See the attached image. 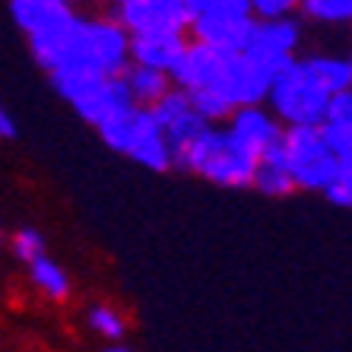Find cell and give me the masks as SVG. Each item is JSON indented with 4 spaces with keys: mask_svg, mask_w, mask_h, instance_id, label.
Masks as SVG:
<instances>
[{
    "mask_svg": "<svg viewBox=\"0 0 352 352\" xmlns=\"http://www.w3.org/2000/svg\"><path fill=\"white\" fill-rule=\"evenodd\" d=\"M127 67H131V32L115 16H80L48 76L51 80L121 76Z\"/></svg>",
    "mask_w": 352,
    "mask_h": 352,
    "instance_id": "obj_1",
    "label": "cell"
},
{
    "mask_svg": "<svg viewBox=\"0 0 352 352\" xmlns=\"http://www.w3.org/2000/svg\"><path fill=\"white\" fill-rule=\"evenodd\" d=\"M175 168L206 178L219 188H251L257 159L238 146L226 127H206L178 159Z\"/></svg>",
    "mask_w": 352,
    "mask_h": 352,
    "instance_id": "obj_2",
    "label": "cell"
},
{
    "mask_svg": "<svg viewBox=\"0 0 352 352\" xmlns=\"http://www.w3.org/2000/svg\"><path fill=\"white\" fill-rule=\"evenodd\" d=\"M96 131H98V137L105 140L108 149H115L121 156H131L133 162L149 168V172H168V168H175L172 149L165 143L162 131H159V124L149 108H131V111L111 118V121H105Z\"/></svg>",
    "mask_w": 352,
    "mask_h": 352,
    "instance_id": "obj_3",
    "label": "cell"
},
{
    "mask_svg": "<svg viewBox=\"0 0 352 352\" xmlns=\"http://www.w3.org/2000/svg\"><path fill=\"white\" fill-rule=\"evenodd\" d=\"M270 111L286 127H318L327 118L330 92L320 89V82L305 70L302 60H292L270 80L267 89Z\"/></svg>",
    "mask_w": 352,
    "mask_h": 352,
    "instance_id": "obj_4",
    "label": "cell"
},
{
    "mask_svg": "<svg viewBox=\"0 0 352 352\" xmlns=\"http://www.w3.org/2000/svg\"><path fill=\"white\" fill-rule=\"evenodd\" d=\"M283 156L292 172L295 190H324L330 188L340 175V162H336L333 149L327 146L324 131L318 127H286L283 133Z\"/></svg>",
    "mask_w": 352,
    "mask_h": 352,
    "instance_id": "obj_5",
    "label": "cell"
},
{
    "mask_svg": "<svg viewBox=\"0 0 352 352\" xmlns=\"http://www.w3.org/2000/svg\"><path fill=\"white\" fill-rule=\"evenodd\" d=\"M51 86L92 127H102L111 118L137 108L121 76H67V80H51Z\"/></svg>",
    "mask_w": 352,
    "mask_h": 352,
    "instance_id": "obj_6",
    "label": "cell"
},
{
    "mask_svg": "<svg viewBox=\"0 0 352 352\" xmlns=\"http://www.w3.org/2000/svg\"><path fill=\"white\" fill-rule=\"evenodd\" d=\"M302 41V23L292 16L283 19H257L254 32L245 45V54L251 64L261 70L263 76H276L283 67H289L295 60V48Z\"/></svg>",
    "mask_w": 352,
    "mask_h": 352,
    "instance_id": "obj_7",
    "label": "cell"
},
{
    "mask_svg": "<svg viewBox=\"0 0 352 352\" xmlns=\"http://www.w3.org/2000/svg\"><path fill=\"white\" fill-rule=\"evenodd\" d=\"M149 111H153V118H156L165 143H168V149H172V162L190 146V143H194L197 137H200V133L206 131V127H213V124H206L204 118L190 108L188 92L175 89V86H172V92L159 98Z\"/></svg>",
    "mask_w": 352,
    "mask_h": 352,
    "instance_id": "obj_8",
    "label": "cell"
},
{
    "mask_svg": "<svg viewBox=\"0 0 352 352\" xmlns=\"http://www.w3.org/2000/svg\"><path fill=\"white\" fill-rule=\"evenodd\" d=\"M115 19L131 35L140 32H188L190 10L184 0H131L115 7Z\"/></svg>",
    "mask_w": 352,
    "mask_h": 352,
    "instance_id": "obj_9",
    "label": "cell"
},
{
    "mask_svg": "<svg viewBox=\"0 0 352 352\" xmlns=\"http://www.w3.org/2000/svg\"><path fill=\"white\" fill-rule=\"evenodd\" d=\"M226 131L232 133V140L245 149L248 156L261 159V156H267V153L283 146L286 127H283V124L273 118V111H267L263 105H241L229 115Z\"/></svg>",
    "mask_w": 352,
    "mask_h": 352,
    "instance_id": "obj_10",
    "label": "cell"
},
{
    "mask_svg": "<svg viewBox=\"0 0 352 352\" xmlns=\"http://www.w3.org/2000/svg\"><path fill=\"white\" fill-rule=\"evenodd\" d=\"M226 58H229V54H222V51H216V48H206L200 41H188V48L181 54L178 67L168 74L172 76V86L181 92L216 89L222 67H226Z\"/></svg>",
    "mask_w": 352,
    "mask_h": 352,
    "instance_id": "obj_11",
    "label": "cell"
},
{
    "mask_svg": "<svg viewBox=\"0 0 352 352\" xmlns=\"http://www.w3.org/2000/svg\"><path fill=\"white\" fill-rule=\"evenodd\" d=\"M254 16H194L188 32L194 35L190 41H200L206 48H216L222 54H241L254 32Z\"/></svg>",
    "mask_w": 352,
    "mask_h": 352,
    "instance_id": "obj_12",
    "label": "cell"
},
{
    "mask_svg": "<svg viewBox=\"0 0 352 352\" xmlns=\"http://www.w3.org/2000/svg\"><path fill=\"white\" fill-rule=\"evenodd\" d=\"M188 48L184 32H140L131 35V64L172 74Z\"/></svg>",
    "mask_w": 352,
    "mask_h": 352,
    "instance_id": "obj_13",
    "label": "cell"
},
{
    "mask_svg": "<svg viewBox=\"0 0 352 352\" xmlns=\"http://www.w3.org/2000/svg\"><path fill=\"white\" fill-rule=\"evenodd\" d=\"M10 13L13 23L25 32V38H32L38 32H48L54 25H60L64 19H70L76 13L67 3H38V0H10Z\"/></svg>",
    "mask_w": 352,
    "mask_h": 352,
    "instance_id": "obj_14",
    "label": "cell"
},
{
    "mask_svg": "<svg viewBox=\"0 0 352 352\" xmlns=\"http://www.w3.org/2000/svg\"><path fill=\"white\" fill-rule=\"evenodd\" d=\"M121 80H124V86H127V92H131L137 108H153L159 98L172 92V76L162 74V70H149V67L131 64L121 74Z\"/></svg>",
    "mask_w": 352,
    "mask_h": 352,
    "instance_id": "obj_15",
    "label": "cell"
},
{
    "mask_svg": "<svg viewBox=\"0 0 352 352\" xmlns=\"http://www.w3.org/2000/svg\"><path fill=\"white\" fill-rule=\"evenodd\" d=\"M251 188H257L261 194H267V197H289L295 190V181H292L289 165H286V156H283V146L257 159Z\"/></svg>",
    "mask_w": 352,
    "mask_h": 352,
    "instance_id": "obj_16",
    "label": "cell"
},
{
    "mask_svg": "<svg viewBox=\"0 0 352 352\" xmlns=\"http://www.w3.org/2000/svg\"><path fill=\"white\" fill-rule=\"evenodd\" d=\"M305 70L320 82V89L336 96V92L352 89V60L349 58H330V54H311L302 60Z\"/></svg>",
    "mask_w": 352,
    "mask_h": 352,
    "instance_id": "obj_17",
    "label": "cell"
},
{
    "mask_svg": "<svg viewBox=\"0 0 352 352\" xmlns=\"http://www.w3.org/2000/svg\"><path fill=\"white\" fill-rule=\"evenodd\" d=\"M29 279H32V286L38 289L45 298H51V302H67V298H70V276H67V270L54 257L45 254L29 263Z\"/></svg>",
    "mask_w": 352,
    "mask_h": 352,
    "instance_id": "obj_18",
    "label": "cell"
},
{
    "mask_svg": "<svg viewBox=\"0 0 352 352\" xmlns=\"http://www.w3.org/2000/svg\"><path fill=\"white\" fill-rule=\"evenodd\" d=\"M86 327H89L96 336L108 340V343H118V340L127 333V318L118 311L115 305L98 302V305H92L89 311H86Z\"/></svg>",
    "mask_w": 352,
    "mask_h": 352,
    "instance_id": "obj_19",
    "label": "cell"
},
{
    "mask_svg": "<svg viewBox=\"0 0 352 352\" xmlns=\"http://www.w3.org/2000/svg\"><path fill=\"white\" fill-rule=\"evenodd\" d=\"M298 10L311 23H324V25L352 23V0H302Z\"/></svg>",
    "mask_w": 352,
    "mask_h": 352,
    "instance_id": "obj_20",
    "label": "cell"
},
{
    "mask_svg": "<svg viewBox=\"0 0 352 352\" xmlns=\"http://www.w3.org/2000/svg\"><path fill=\"white\" fill-rule=\"evenodd\" d=\"M188 102H190V108H194L197 115L204 118L206 124H213V127L216 124H222V121H229V115L235 111V108H232L219 92H210V89L188 92Z\"/></svg>",
    "mask_w": 352,
    "mask_h": 352,
    "instance_id": "obj_21",
    "label": "cell"
},
{
    "mask_svg": "<svg viewBox=\"0 0 352 352\" xmlns=\"http://www.w3.org/2000/svg\"><path fill=\"white\" fill-rule=\"evenodd\" d=\"M194 16H254L251 13V0H184Z\"/></svg>",
    "mask_w": 352,
    "mask_h": 352,
    "instance_id": "obj_22",
    "label": "cell"
},
{
    "mask_svg": "<svg viewBox=\"0 0 352 352\" xmlns=\"http://www.w3.org/2000/svg\"><path fill=\"white\" fill-rule=\"evenodd\" d=\"M10 248H13V254H16L25 267L32 261H38V257H45V251H48V248H45V235H41L38 229H32V226H23L16 235L10 238Z\"/></svg>",
    "mask_w": 352,
    "mask_h": 352,
    "instance_id": "obj_23",
    "label": "cell"
},
{
    "mask_svg": "<svg viewBox=\"0 0 352 352\" xmlns=\"http://www.w3.org/2000/svg\"><path fill=\"white\" fill-rule=\"evenodd\" d=\"M320 131H324L327 146L333 149L340 168H352V127H346V124H320Z\"/></svg>",
    "mask_w": 352,
    "mask_h": 352,
    "instance_id": "obj_24",
    "label": "cell"
},
{
    "mask_svg": "<svg viewBox=\"0 0 352 352\" xmlns=\"http://www.w3.org/2000/svg\"><path fill=\"white\" fill-rule=\"evenodd\" d=\"M298 7H302V0H251L254 19H283L292 16Z\"/></svg>",
    "mask_w": 352,
    "mask_h": 352,
    "instance_id": "obj_25",
    "label": "cell"
},
{
    "mask_svg": "<svg viewBox=\"0 0 352 352\" xmlns=\"http://www.w3.org/2000/svg\"><path fill=\"white\" fill-rule=\"evenodd\" d=\"M324 124H346V127H352V89L330 96V105H327V118H324Z\"/></svg>",
    "mask_w": 352,
    "mask_h": 352,
    "instance_id": "obj_26",
    "label": "cell"
},
{
    "mask_svg": "<svg viewBox=\"0 0 352 352\" xmlns=\"http://www.w3.org/2000/svg\"><path fill=\"white\" fill-rule=\"evenodd\" d=\"M324 197H327L333 206H352V168H340L336 181L324 190Z\"/></svg>",
    "mask_w": 352,
    "mask_h": 352,
    "instance_id": "obj_27",
    "label": "cell"
},
{
    "mask_svg": "<svg viewBox=\"0 0 352 352\" xmlns=\"http://www.w3.org/2000/svg\"><path fill=\"white\" fill-rule=\"evenodd\" d=\"M10 137H16V124H13L7 108L0 105V140H10Z\"/></svg>",
    "mask_w": 352,
    "mask_h": 352,
    "instance_id": "obj_28",
    "label": "cell"
},
{
    "mask_svg": "<svg viewBox=\"0 0 352 352\" xmlns=\"http://www.w3.org/2000/svg\"><path fill=\"white\" fill-rule=\"evenodd\" d=\"M105 352H131L127 346H121V343H111V346H105Z\"/></svg>",
    "mask_w": 352,
    "mask_h": 352,
    "instance_id": "obj_29",
    "label": "cell"
},
{
    "mask_svg": "<svg viewBox=\"0 0 352 352\" xmlns=\"http://www.w3.org/2000/svg\"><path fill=\"white\" fill-rule=\"evenodd\" d=\"M38 3H67V7H70L74 0H38Z\"/></svg>",
    "mask_w": 352,
    "mask_h": 352,
    "instance_id": "obj_30",
    "label": "cell"
},
{
    "mask_svg": "<svg viewBox=\"0 0 352 352\" xmlns=\"http://www.w3.org/2000/svg\"><path fill=\"white\" fill-rule=\"evenodd\" d=\"M111 3H115V7H121V3H131V0H111Z\"/></svg>",
    "mask_w": 352,
    "mask_h": 352,
    "instance_id": "obj_31",
    "label": "cell"
},
{
    "mask_svg": "<svg viewBox=\"0 0 352 352\" xmlns=\"http://www.w3.org/2000/svg\"><path fill=\"white\" fill-rule=\"evenodd\" d=\"M0 241H3V232H0Z\"/></svg>",
    "mask_w": 352,
    "mask_h": 352,
    "instance_id": "obj_32",
    "label": "cell"
},
{
    "mask_svg": "<svg viewBox=\"0 0 352 352\" xmlns=\"http://www.w3.org/2000/svg\"><path fill=\"white\" fill-rule=\"evenodd\" d=\"M349 60H352V58H349Z\"/></svg>",
    "mask_w": 352,
    "mask_h": 352,
    "instance_id": "obj_33",
    "label": "cell"
}]
</instances>
